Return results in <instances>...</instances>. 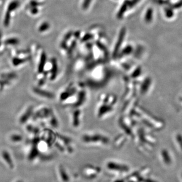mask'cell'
Here are the masks:
<instances>
[{"label": "cell", "instance_id": "484cf974", "mask_svg": "<svg viewBox=\"0 0 182 182\" xmlns=\"http://www.w3.org/2000/svg\"><path fill=\"white\" fill-rule=\"evenodd\" d=\"M115 182H123V180H117V181H116Z\"/></svg>", "mask_w": 182, "mask_h": 182}, {"label": "cell", "instance_id": "9a60e30c", "mask_svg": "<svg viewBox=\"0 0 182 182\" xmlns=\"http://www.w3.org/2000/svg\"><path fill=\"white\" fill-rule=\"evenodd\" d=\"M132 51V47L130 46H127L126 47H125L122 51L121 53H120L118 54V57L117 58L119 59H121V58L124 57L126 55H128L131 53Z\"/></svg>", "mask_w": 182, "mask_h": 182}, {"label": "cell", "instance_id": "4316f807", "mask_svg": "<svg viewBox=\"0 0 182 182\" xmlns=\"http://www.w3.org/2000/svg\"><path fill=\"white\" fill-rule=\"evenodd\" d=\"M22 182V181H20H20H18V182Z\"/></svg>", "mask_w": 182, "mask_h": 182}, {"label": "cell", "instance_id": "ba28073f", "mask_svg": "<svg viewBox=\"0 0 182 182\" xmlns=\"http://www.w3.org/2000/svg\"><path fill=\"white\" fill-rule=\"evenodd\" d=\"M136 102L137 99L136 96L130 99L123 102V105L121 108V114L130 115L133 109L137 106Z\"/></svg>", "mask_w": 182, "mask_h": 182}, {"label": "cell", "instance_id": "d6986e66", "mask_svg": "<svg viewBox=\"0 0 182 182\" xmlns=\"http://www.w3.org/2000/svg\"><path fill=\"white\" fill-rule=\"evenodd\" d=\"M59 171H60V175L62 177V179L64 182H68V177L67 175L66 174V173L65 172L64 169L63 167H62V165H60L59 167Z\"/></svg>", "mask_w": 182, "mask_h": 182}, {"label": "cell", "instance_id": "ffe728a7", "mask_svg": "<svg viewBox=\"0 0 182 182\" xmlns=\"http://www.w3.org/2000/svg\"><path fill=\"white\" fill-rule=\"evenodd\" d=\"M38 153L39 152H38V148L36 147H34L30 152L29 155V159L30 160L34 159L35 157L38 156Z\"/></svg>", "mask_w": 182, "mask_h": 182}, {"label": "cell", "instance_id": "277c9868", "mask_svg": "<svg viewBox=\"0 0 182 182\" xmlns=\"http://www.w3.org/2000/svg\"><path fill=\"white\" fill-rule=\"evenodd\" d=\"M117 124L121 133L125 134L129 139H133L136 130V121L129 115L121 114L117 120Z\"/></svg>", "mask_w": 182, "mask_h": 182}, {"label": "cell", "instance_id": "2e32d148", "mask_svg": "<svg viewBox=\"0 0 182 182\" xmlns=\"http://www.w3.org/2000/svg\"><path fill=\"white\" fill-rule=\"evenodd\" d=\"M32 108H29L27 109V110L26 111L25 113L21 116V118L20 119V123H25L26 120H28V118H29L30 115L32 114Z\"/></svg>", "mask_w": 182, "mask_h": 182}, {"label": "cell", "instance_id": "4fadbf2b", "mask_svg": "<svg viewBox=\"0 0 182 182\" xmlns=\"http://www.w3.org/2000/svg\"><path fill=\"white\" fill-rule=\"evenodd\" d=\"M47 123L53 129H57L59 128L60 126L59 120L57 116L56 115L54 111L49 117Z\"/></svg>", "mask_w": 182, "mask_h": 182}, {"label": "cell", "instance_id": "603a6c76", "mask_svg": "<svg viewBox=\"0 0 182 182\" xmlns=\"http://www.w3.org/2000/svg\"><path fill=\"white\" fill-rule=\"evenodd\" d=\"M92 37V35H90V34H86V35H85V36L83 38L82 41H83V42L87 41L88 40H89V39H91Z\"/></svg>", "mask_w": 182, "mask_h": 182}, {"label": "cell", "instance_id": "ac0fdd59", "mask_svg": "<svg viewBox=\"0 0 182 182\" xmlns=\"http://www.w3.org/2000/svg\"><path fill=\"white\" fill-rule=\"evenodd\" d=\"M129 5V2L127 1L124 2V3H123V5L121 6L120 9L119 10L117 17L118 18H121L123 17V15L124 14V12H126V11L127 9V6Z\"/></svg>", "mask_w": 182, "mask_h": 182}, {"label": "cell", "instance_id": "7402d4cb", "mask_svg": "<svg viewBox=\"0 0 182 182\" xmlns=\"http://www.w3.org/2000/svg\"><path fill=\"white\" fill-rule=\"evenodd\" d=\"M92 0H84L83 4V10H86L88 9L89 6L90 5Z\"/></svg>", "mask_w": 182, "mask_h": 182}, {"label": "cell", "instance_id": "44dd1931", "mask_svg": "<svg viewBox=\"0 0 182 182\" xmlns=\"http://www.w3.org/2000/svg\"><path fill=\"white\" fill-rule=\"evenodd\" d=\"M22 139V136H20V135H13L11 137V140H12V141H13V142H20V141H21Z\"/></svg>", "mask_w": 182, "mask_h": 182}, {"label": "cell", "instance_id": "30bf717a", "mask_svg": "<svg viewBox=\"0 0 182 182\" xmlns=\"http://www.w3.org/2000/svg\"><path fill=\"white\" fill-rule=\"evenodd\" d=\"M126 34V29L125 28H123L120 32V35L118 36V40L116 44L115 45L114 49L113 54H112V58L113 59H116L118 57L119 51L120 48L121 47V44H123V41L124 39V35Z\"/></svg>", "mask_w": 182, "mask_h": 182}, {"label": "cell", "instance_id": "8fae6325", "mask_svg": "<svg viewBox=\"0 0 182 182\" xmlns=\"http://www.w3.org/2000/svg\"><path fill=\"white\" fill-rule=\"evenodd\" d=\"M128 139H129L128 137L125 134L121 133L117 135L112 142L114 147L119 148L123 147L126 144Z\"/></svg>", "mask_w": 182, "mask_h": 182}, {"label": "cell", "instance_id": "3957f363", "mask_svg": "<svg viewBox=\"0 0 182 182\" xmlns=\"http://www.w3.org/2000/svg\"><path fill=\"white\" fill-rule=\"evenodd\" d=\"M80 85V82H70L61 90L58 99L63 107L70 109L74 106Z\"/></svg>", "mask_w": 182, "mask_h": 182}, {"label": "cell", "instance_id": "7c38bea8", "mask_svg": "<svg viewBox=\"0 0 182 182\" xmlns=\"http://www.w3.org/2000/svg\"><path fill=\"white\" fill-rule=\"evenodd\" d=\"M33 92L39 97L47 100H53L55 98V95L53 93L45 89H41L40 88H33Z\"/></svg>", "mask_w": 182, "mask_h": 182}, {"label": "cell", "instance_id": "52a82bcc", "mask_svg": "<svg viewBox=\"0 0 182 182\" xmlns=\"http://www.w3.org/2000/svg\"><path fill=\"white\" fill-rule=\"evenodd\" d=\"M69 114V124L73 129L77 130L82 127L83 123V109L82 108H71Z\"/></svg>", "mask_w": 182, "mask_h": 182}, {"label": "cell", "instance_id": "e0dca14e", "mask_svg": "<svg viewBox=\"0 0 182 182\" xmlns=\"http://www.w3.org/2000/svg\"><path fill=\"white\" fill-rule=\"evenodd\" d=\"M2 156H3V158L6 161V162L8 164V165L10 166L11 168H13V161H12V159L11 158L10 156L9 153H8L7 152L4 151L2 152Z\"/></svg>", "mask_w": 182, "mask_h": 182}, {"label": "cell", "instance_id": "cb8c5ba5", "mask_svg": "<svg viewBox=\"0 0 182 182\" xmlns=\"http://www.w3.org/2000/svg\"><path fill=\"white\" fill-rule=\"evenodd\" d=\"M49 27V25L47 23H45V24H43V25H42V30H45L46 29H47V28Z\"/></svg>", "mask_w": 182, "mask_h": 182}, {"label": "cell", "instance_id": "5b68a950", "mask_svg": "<svg viewBox=\"0 0 182 182\" xmlns=\"http://www.w3.org/2000/svg\"><path fill=\"white\" fill-rule=\"evenodd\" d=\"M54 145L62 153L66 152L69 154H71L74 151L75 144L72 138L67 135L58 133L57 132Z\"/></svg>", "mask_w": 182, "mask_h": 182}, {"label": "cell", "instance_id": "d4e9b609", "mask_svg": "<svg viewBox=\"0 0 182 182\" xmlns=\"http://www.w3.org/2000/svg\"><path fill=\"white\" fill-rule=\"evenodd\" d=\"M3 85H4V83H3V82H1L0 81V90L2 89V87H3Z\"/></svg>", "mask_w": 182, "mask_h": 182}, {"label": "cell", "instance_id": "6da1fadb", "mask_svg": "<svg viewBox=\"0 0 182 182\" xmlns=\"http://www.w3.org/2000/svg\"><path fill=\"white\" fill-rule=\"evenodd\" d=\"M101 64H96L89 68V73L85 81L89 89H98L106 86L112 79L113 74L109 68L100 66Z\"/></svg>", "mask_w": 182, "mask_h": 182}, {"label": "cell", "instance_id": "7a4b0ae2", "mask_svg": "<svg viewBox=\"0 0 182 182\" xmlns=\"http://www.w3.org/2000/svg\"><path fill=\"white\" fill-rule=\"evenodd\" d=\"M79 141L85 145L93 147H106L112 142L108 135L98 130L83 132L80 136Z\"/></svg>", "mask_w": 182, "mask_h": 182}, {"label": "cell", "instance_id": "9c48e42d", "mask_svg": "<svg viewBox=\"0 0 182 182\" xmlns=\"http://www.w3.org/2000/svg\"><path fill=\"white\" fill-rule=\"evenodd\" d=\"M57 137V132L50 129H45L41 132V139L45 140L50 146L54 145Z\"/></svg>", "mask_w": 182, "mask_h": 182}, {"label": "cell", "instance_id": "5bb4252c", "mask_svg": "<svg viewBox=\"0 0 182 182\" xmlns=\"http://www.w3.org/2000/svg\"><path fill=\"white\" fill-rule=\"evenodd\" d=\"M107 167L109 169L118 171H127L129 170V167L126 165L117 163L115 162L110 161L107 164Z\"/></svg>", "mask_w": 182, "mask_h": 182}, {"label": "cell", "instance_id": "8992f818", "mask_svg": "<svg viewBox=\"0 0 182 182\" xmlns=\"http://www.w3.org/2000/svg\"><path fill=\"white\" fill-rule=\"evenodd\" d=\"M116 108V106L97 100L95 108V115L98 120H106L113 115Z\"/></svg>", "mask_w": 182, "mask_h": 182}]
</instances>
